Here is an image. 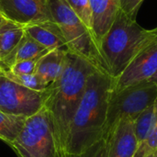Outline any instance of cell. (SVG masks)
I'll list each match as a JSON object with an SVG mask.
<instances>
[{"label": "cell", "mask_w": 157, "mask_h": 157, "mask_svg": "<svg viewBox=\"0 0 157 157\" xmlns=\"http://www.w3.org/2000/svg\"><path fill=\"white\" fill-rule=\"evenodd\" d=\"M79 157H108L105 138H102L100 141L90 146Z\"/></svg>", "instance_id": "603a6c76"}, {"label": "cell", "mask_w": 157, "mask_h": 157, "mask_svg": "<svg viewBox=\"0 0 157 157\" xmlns=\"http://www.w3.org/2000/svg\"><path fill=\"white\" fill-rule=\"evenodd\" d=\"M0 14L22 28L53 21L50 0H0Z\"/></svg>", "instance_id": "ba28073f"}, {"label": "cell", "mask_w": 157, "mask_h": 157, "mask_svg": "<svg viewBox=\"0 0 157 157\" xmlns=\"http://www.w3.org/2000/svg\"><path fill=\"white\" fill-rule=\"evenodd\" d=\"M144 157H157V150L155 151H153L149 154H147L146 155H144Z\"/></svg>", "instance_id": "d4e9b609"}, {"label": "cell", "mask_w": 157, "mask_h": 157, "mask_svg": "<svg viewBox=\"0 0 157 157\" xmlns=\"http://www.w3.org/2000/svg\"><path fill=\"white\" fill-rule=\"evenodd\" d=\"M92 31V14L89 0H63ZM93 33V31H92Z\"/></svg>", "instance_id": "d6986e66"}, {"label": "cell", "mask_w": 157, "mask_h": 157, "mask_svg": "<svg viewBox=\"0 0 157 157\" xmlns=\"http://www.w3.org/2000/svg\"><path fill=\"white\" fill-rule=\"evenodd\" d=\"M112 84L113 78L102 70L98 69L89 76L70 125L66 157H79L104 138Z\"/></svg>", "instance_id": "7a4b0ae2"}, {"label": "cell", "mask_w": 157, "mask_h": 157, "mask_svg": "<svg viewBox=\"0 0 157 157\" xmlns=\"http://www.w3.org/2000/svg\"><path fill=\"white\" fill-rule=\"evenodd\" d=\"M108 157H134L139 143L134 131V121L120 119L104 136Z\"/></svg>", "instance_id": "30bf717a"}, {"label": "cell", "mask_w": 157, "mask_h": 157, "mask_svg": "<svg viewBox=\"0 0 157 157\" xmlns=\"http://www.w3.org/2000/svg\"><path fill=\"white\" fill-rule=\"evenodd\" d=\"M156 28H157V27H156Z\"/></svg>", "instance_id": "83f0119b"}, {"label": "cell", "mask_w": 157, "mask_h": 157, "mask_svg": "<svg viewBox=\"0 0 157 157\" xmlns=\"http://www.w3.org/2000/svg\"><path fill=\"white\" fill-rule=\"evenodd\" d=\"M98 69L86 58L66 51L61 75L46 87L43 106L48 112L58 157H66V144L72 120L89 76Z\"/></svg>", "instance_id": "6da1fadb"}, {"label": "cell", "mask_w": 157, "mask_h": 157, "mask_svg": "<svg viewBox=\"0 0 157 157\" xmlns=\"http://www.w3.org/2000/svg\"><path fill=\"white\" fill-rule=\"evenodd\" d=\"M3 69H5V67H4V64L2 63V62L0 61V70H3Z\"/></svg>", "instance_id": "4316f807"}, {"label": "cell", "mask_w": 157, "mask_h": 157, "mask_svg": "<svg viewBox=\"0 0 157 157\" xmlns=\"http://www.w3.org/2000/svg\"><path fill=\"white\" fill-rule=\"evenodd\" d=\"M24 28L6 20L0 26V61L6 70L8 68L10 60L23 36Z\"/></svg>", "instance_id": "5bb4252c"}, {"label": "cell", "mask_w": 157, "mask_h": 157, "mask_svg": "<svg viewBox=\"0 0 157 157\" xmlns=\"http://www.w3.org/2000/svg\"><path fill=\"white\" fill-rule=\"evenodd\" d=\"M46 88L36 91L12 81L0 71V110L5 113L25 116L36 114L44 105Z\"/></svg>", "instance_id": "52a82bcc"}, {"label": "cell", "mask_w": 157, "mask_h": 157, "mask_svg": "<svg viewBox=\"0 0 157 157\" xmlns=\"http://www.w3.org/2000/svg\"><path fill=\"white\" fill-rule=\"evenodd\" d=\"M6 18H5V17H3V16L0 14V26H1V25H2V24H3V23L6 21Z\"/></svg>", "instance_id": "484cf974"}, {"label": "cell", "mask_w": 157, "mask_h": 157, "mask_svg": "<svg viewBox=\"0 0 157 157\" xmlns=\"http://www.w3.org/2000/svg\"><path fill=\"white\" fill-rule=\"evenodd\" d=\"M156 122L157 100L134 121V131L139 143V146L148 137Z\"/></svg>", "instance_id": "e0dca14e"}, {"label": "cell", "mask_w": 157, "mask_h": 157, "mask_svg": "<svg viewBox=\"0 0 157 157\" xmlns=\"http://www.w3.org/2000/svg\"><path fill=\"white\" fill-rule=\"evenodd\" d=\"M144 0H120V9L129 17L136 19L137 13Z\"/></svg>", "instance_id": "7402d4cb"}, {"label": "cell", "mask_w": 157, "mask_h": 157, "mask_svg": "<svg viewBox=\"0 0 157 157\" xmlns=\"http://www.w3.org/2000/svg\"><path fill=\"white\" fill-rule=\"evenodd\" d=\"M10 147L17 157H58L46 108L27 118Z\"/></svg>", "instance_id": "8992f818"}, {"label": "cell", "mask_w": 157, "mask_h": 157, "mask_svg": "<svg viewBox=\"0 0 157 157\" xmlns=\"http://www.w3.org/2000/svg\"><path fill=\"white\" fill-rule=\"evenodd\" d=\"M157 100V86L144 81L120 90H111L105 135L108 131L122 118L135 121L145 109Z\"/></svg>", "instance_id": "5b68a950"}, {"label": "cell", "mask_w": 157, "mask_h": 157, "mask_svg": "<svg viewBox=\"0 0 157 157\" xmlns=\"http://www.w3.org/2000/svg\"><path fill=\"white\" fill-rule=\"evenodd\" d=\"M47 52H49V50L45 49L43 46H41L39 42H37L34 39H32L29 34L25 32V35L23 36L21 41L19 42L18 46L17 47L16 51L12 55L8 68L17 62L40 58Z\"/></svg>", "instance_id": "9a60e30c"}, {"label": "cell", "mask_w": 157, "mask_h": 157, "mask_svg": "<svg viewBox=\"0 0 157 157\" xmlns=\"http://www.w3.org/2000/svg\"><path fill=\"white\" fill-rule=\"evenodd\" d=\"M6 77L11 79L12 81L25 86L27 88L36 90V91H42L46 88V86L42 84L40 78L35 75H14L8 70H0Z\"/></svg>", "instance_id": "ac0fdd59"}, {"label": "cell", "mask_w": 157, "mask_h": 157, "mask_svg": "<svg viewBox=\"0 0 157 157\" xmlns=\"http://www.w3.org/2000/svg\"><path fill=\"white\" fill-rule=\"evenodd\" d=\"M157 72V39L140 52L124 72L113 79L112 90L148 81Z\"/></svg>", "instance_id": "9c48e42d"}, {"label": "cell", "mask_w": 157, "mask_h": 157, "mask_svg": "<svg viewBox=\"0 0 157 157\" xmlns=\"http://www.w3.org/2000/svg\"><path fill=\"white\" fill-rule=\"evenodd\" d=\"M155 150H157V122L148 137L140 144L134 157H144Z\"/></svg>", "instance_id": "ffe728a7"}, {"label": "cell", "mask_w": 157, "mask_h": 157, "mask_svg": "<svg viewBox=\"0 0 157 157\" xmlns=\"http://www.w3.org/2000/svg\"><path fill=\"white\" fill-rule=\"evenodd\" d=\"M65 49H54L47 52L37 62L35 75L47 87L61 75L65 60Z\"/></svg>", "instance_id": "7c38bea8"}, {"label": "cell", "mask_w": 157, "mask_h": 157, "mask_svg": "<svg viewBox=\"0 0 157 157\" xmlns=\"http://www.w3.org/2000/svg\"><path fill=\"white\" fill-rule=\"evenodd\" d=\"M40 58L17 62L6 70H8L14 75H32L35 73L36 64Z\"/></svg>", "instance_id": "44dd1931"}, {"label": "cell", "mask_w": 157, "mask_h": 157, "mask_svg": "<svg viewBox=\"0 0 157 157\" xmlns=\"http://www.w3.org/2000/svg\"><path fill=\"white\" fill-rule=\"evenodd\" d=\"M26 120L25 116L5 113L0 110V139L10 146L24 127Z\"/></svg>", "instance_id": "2e32d148"}, {"label": "cell", "mask_w": 157, "mask_h": 157, "mask_svg": "<svg viewBox=\"0 0 157 157\" xmlns=\"http://www.w3.org/2000/svg\"><path fill=\"white\" fill-rule=\"evenodd\" d=\"M148 81H150V82H152V83H154L155 86H157V72L148 80Z\"/></svg>", "instance_id": "cb8c5ba5"}, {"label": "cell", "mask_w": 157, "mask_h": 157, "mask_svg": "<svg viewBox=\"0 0 157 157\" xmlns=\"http://www.w3.org/2000/svg\"><path fill=\"white\" fill-rule=\"evenodd\" d=\"M24 29L27 34L49 51L54 49L67 50L61 30L54 21L27 26Z\"/></svg>", "instance_id": "4fadbf2b"}, {"label": "cell", "mask_w": 157, "mask_h": 157, "mask_svg": "<svg viewBox=\"0 0 157 157\" xmlns=\"http://www.w3.org/2000/svg\"><path fill=\"white\" fill-rule=\"evenodd\" d=\"M156 39L157 28L144 29L136 19L129 17L120 9L98 44L105 71L116 79L137 54Z\"/></svg>", "instance_id": "3957f363"}, {"label": "cell", "mask_w": 157, "mask_h": 157, "mask_svg": "<svg viewBox=\"0 0 157 157\" xmlns=\"http://www.w3.org/2000/svg\"><path fill=\"white\" fill-rule=\"evenodd\" d=\"M50 7L52 19L61 30L67 51L86 58L97 68L105 71L92 31L63 0H50Z\"/></svg>", "instance_id": "277c9868"}, {"label": "cell", "mask_w": 157, "mask_h": 157, "mask_svg": "<svg viewBox=\"0 0 157 157\" xmlns=\"http://www.w3.org/2000/svg\"><path fill=\"white\" fill-rule=\"evenodd\" d=\"M89 5L92 14V31L98 46L120 10V0H89Z\"/></svg>", "instance_id": "8fae6325"}]
</instances>
